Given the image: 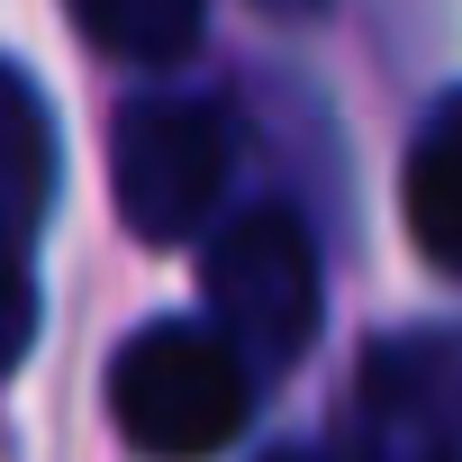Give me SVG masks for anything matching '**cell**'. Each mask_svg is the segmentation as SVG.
Instances as JSON below:
<instances>
[{
	"instance_id": "obj_1",
	"label": "cell",
	"mask_w": 462,
	"mask_h": 462,
	"mask_svg": "<svg viewBox=\"0 0 462 462\" xmlns=\"http://www.w3.org/2000/svg\"><path fill=\"white\" fill-rule=\"evenodd\" d=\"M245 363L217 327L154 318L118 345L109 363V417L145 462H208L217 444H236L245 426Z\"/></svg>"
},
{
	"instance_id": "obj_2",
	"label": "cell",
	"mask_w": 462,
	"mask_h": 462,
	"mask_svg": "<svg viewBox=\"0 0 462 462\" xmlns=\"http://www.w3.org/2000/svg\"><path fill=\"white\" fill-rule=\"evenodd\" d=\"M199 291H208V318H217L226 345H236L245 372L300 363V345L318 336V254H309V226L282 199L226 217L208 236V254H199Z\"/></svg>"
},
{
	"instance_id": "obj_3",
	"label": "cell",
	"mask_w": 462,
	"mask_h": 462,
	"mask_svg": "<svg viewBox=\"0 0 462 462\" xmlns=\"http://www.w3.org/2000/svg\"><path fill=\"white\" fill-rule=\"evenodd\" d=\"M109 190L145 245H181L226 190V118L208 100H136L109 136Z\"/></svg>"
},
{
	"instance_id": "obj_4",
	"label": "cell",
	"mask_w": 462,
	"mask_h": 462,
	"mask_svg": "<svg viewBox=\"0 0 462 462\" xmlns=\"http://www.w3.org/2000/svg\"><path fill=\"white\" fill-rule=\"evenodd\" d=\"M363 408L408 462H462V336H390L363 354Z\"/></svg>"
},
{
	"instance_id": "obj_5",
	"label": "cell",
	"mask_w": 462,
	"mask_h": 462,
	"mask_svg": "<svg viewBox=\"0 0 462 462\" xmlns=\"http://www.w3.org/2000/svg\"><path fill=\"white\" fill-rule=\"evenodd\" d=\"M408 226H417L426 263L462 282V91L408 145Z\"/></svg>"
},
{
	"instance_id": "obj_6",
	"label": "cell",
	"mask_w": 462,
	"mask_h": 462,
	"mask_svg": "<svg viewBox=\"0 0 462 462\" xmlns=\"http://www.w3.org/2000/svg\"><path fill=\"white\" fill-rule=\"evenodd\" d=\"M46 190H55V127H46L37 91L0 64V236H19L46 208Z\"/></svg>"
},
{
	"instance_id": "obj_7",
	"label": "cell",
	"mask_w": 462,
	"mask_h": 462,
	"mask_svg": "<svg viewBox=\"0 0 462 462\" xmlns=\"http://www.w3.org/2000/svg\"><path fill=\"white\" fill-rule=\"evenodd\" d=\"M73 28L118 64H181L199 46V0H73Z\"/></svg>"
},
{
	"instance_id": "obj_8",
	"label": "cell",
	"mask_w": 462,
	"mask_h": 462,
	"mask_svg": "<svg viewBox=\"0 0 462 462\" xmlns=\"http://www.w3.org/2000/svg\"><path fill=\"white\" fill-rule=\"evenodd\" d=\"M28 345H37V282H28L19 245L0 236V372H10Z\"/></svg>"
},
{
	"instance_id": "obj_9",
	"label": "cell",
	"mask_w": 462,
	"mask_h": 462,
	"mask_svg": "<svg viewBox=\"0 0 462 462\" xmlns=\"http://www.w3.org/2000/svg\"><path fill=\"white\" fill-rule=\"evenodd\" d=\"M254 10H273V19H309L318 0H254Z\"/></svg>"
},
{
	"instance_id": "obj_10",
	"label": "cell",
	"mask_w": 462,
	"mask_h": 462,
	"mask_svg": "<svg viewBox=\"0 0 462 462\" xmlns=\"http://www.w3.org/2000/svg\"><path fill=\"white\" fill-rule=\"evenodd\" d=\"M273 462H318V453H273Z\"/></svg>"
}]
</instances>
